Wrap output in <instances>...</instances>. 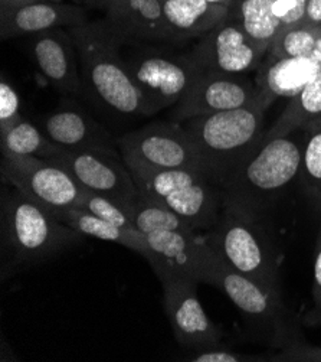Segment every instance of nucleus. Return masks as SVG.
Returning a JSON list of instances; mask_svg holds the SVG:
<instances>
[{"instance_id": "393cba45", "label": "nucleus", "mask_w": 321, "mask_h": 362, "mask_svg": "<svg viewBox=\"0 0 321 362\" xmlns=\"http://www.w3.org/2000/svg\"><path fill=\"white\" fill-rule=\"evenodd\" d=\"M274 0H235L238 23L245 33L265 52L271 48L282 23L274 15Z\"/></svg>"}, {"instance_id": "a19ab883", "label": "nucleus", "mask_w": 321, "mask_h": 362, "mask_svg": "<svg viewBox=\"0 0 321 362\" xmlns=\"http://www.w3.org/2000/svg\"><path fill=\"white\" fill-rule=\"evenodd\" d=\"M51 2H63V0H51Z\"/></svg>"}, {"instance_id": "f704fd0d", "label": "nucleus", "mask_w": 321, "mask_h": 362, "mask_svg": "<svg viewBox=\"0 0 321 362\" xmlns=\"http://www.w3.org/2000/svg\"><path fill=\"white\" fill-rule=\"evenodd\" d=\"M304 22L314 26H321V0H307Z\"/></svg>"}, {"instance_id": "dca6fc26", "label": "nucleus", "mask_w": 321, "mask_h": 362, "mask_svg": "<svg viewBox=\"0 0 321 362\" xmlns=\"http://www.w3.org/2000/svg\"><path fill=\"white\" fill-rule=\"evenodd\" d=\"M30 52L40 74L55 90L65 94L81 90L80 58L73 35L61 28L33 35Z\"/></svg>"}, {"instance_id": "c9c22d12", "label": "nucleus", "mask_w": 321, "mask_h": 362, "mask_svg": "<svg viewBox=\"0 0 321 362\" xmlns=\"http://www.w3.org/2000/svg\"><path fill=\"white\" fill-rule=\"evenodd\" d=\"M303 323L307 325V327H311V328L321 327V309L313 308L311 310H308L303 316Z\"/></svg>"}, {"instance_id": "bb28decb", "label": "nucleus", "mask_w": 321, "mask_h": 362, "mask_svg": "<svg viewBox=\"0 0 321 362\" xmlns=\"http://www.w3.org/2000/svg\"><path fill=\"white\" fill-rule=\"evenodd\" d=\"M298 177L308 195L321 209V122L304 129Z\"/></svg>"}, {"instance_id": "4c0bfd02", "label": "nucleus", "mask_w": 321, "mask_h": 362, "mask_svg": "<svg viewBox=\"0 0 321 362\" xmlns=\"http://www.w3.org/2000/svg\"><path fill=\"white\" fill-rule=\"evenodd\" d=\"M87 4H90V5H94V6H99V8H105V9H111V8H114L120 0H85Z\"/></svg>"}, {"instance_id": "f8f14e48", "label": "nucleus", "mask_w": 321, "mask_h": 362, "mask_svg": "<svg viewBox=\"0 0 321 362\" xmlns=\"http://www.w3.org/2000/svg\"><path fill=\"white\" fill-rule=\"evenodd\" d=\"M127 66L145 100L147 116L179 103L202 72L189 55H140Z\"/></svg>"}, {"instance_id": "473e14b6", "label": "nucleus", "mask_w": 321, "mask_h": 362, "mask_svg": "<svg viewBox=\"0 0 321 362\" xmlns=\"http://www.w3.org/2000/svg\"><path fill=\"white\" fill-rule=\"evenodd\" d=\"M307 0H274L272 11L282 26L297 25L305 19Z\"/></svg>"}, {"instance_id": "f257e3e1", "label": "nucleus", "mask_w": 321, "mask_h": 362, "mask_svg": "<svg viewBox=\"0 0 321 362\" xmlns=\"http://www.w3.org/2000/svg\"><path fill=\"white\" fill-rule=\"evenodd\" d=\"M85 235L55 212L6 185L2 197V279L45 263L83 243Z\"/></svg>"}, {"instance_id": "6ab92c4d", "label": "nucleus", "mask_w": 321, "mask_h": 362, "mask_svg": "<svg viewBox=\"0 0 321 362\" xmlns=\"http://www.w3.org/2000/svg\"><path fill=\"white\" fill-rule=\"evenodd\" d=\"M109 23L123 40H171L162 0H120L109 11Z\"/></svg>"}, {"instance_id": "4468645a", "label": "nucleus", "mask_w": 321, "mask_h": 362, "mask_svg": "<svg viewBox=\"0 0 321 362\" xmlns=\"http://www.w3.org/2000/svg\"><path fill=\"white\" fill-rule=\"evenodd\" d=\"M254 103H258V88L249 80L239 76L202 71L190 90L176 104L171 117L181 123L195 117L235 110Z\"/></svg>"}, {"instance_id": "2eb2a0df", "label": "nucleus", "mask_w": 321, "mask_h": 362, "mask_svg": "<svg viewBox=\"0 0 321 362\" xmlns=\"http://www.w3.org/2000/svg\"><path fill=\"white\" fill-rule=\"evenodd\" d=\"M152 257L149 264L157 277L164 273L192 276L202 283L206 264L213 255L206 234L199 231H157L146 234Z\"/></svg>"}, {"instance_id": "0eeeda50", "label": "nucleus", "mask_w": 321, "mask_h": 362, "mask_svg": "<svg viewBox=\"0 0 321 362\" xmlns=\"http://www.w3.org/2000/svg\"><path fill=\"white\" fill-rule=\"evenodd\" d=\"M202 283L221 288L246 320L274 346L282 348L298 338L284 300L272 298L255 281L236 272L215 250L206 264Z\"/></svg>"}, {"instance_id": "4be33fe9", "label": "nucleus", "mask_w": 321, "mask_h": 362, "mask_svg": "<svg viewBox=\"0 0 321 362\" xmlns=\"http://www.w3.org/2000/svg\"><path fill=\"white\" fill-rule=\"evenodd\" d=\"M58 218L68 227L74 228L85 237H92L102 241H111L124 245L147 262L152 257V251L146 235L135 228H123L109 221L101 220L99 216L91 214L84 208H73L63 211H54Z\"/></svg>"}, {"instance_id": "ddd939ff", "label": "nucleus", "mask_w": 321, "mask_h": 362, "mask_svg": "<svg viewBox=\"0 0 321 362\" xmlns=\"http://www.w3.org/2000/svg\"><path fill=\"white\" fill-rule=\"evenodd\" d=\"M264 54L238 22L226 19L200 36L189 58L203 72L241 76L258 68Z\"/></svg>"}, {"instance_id": "58836bf2", "label": "nucleus", "mask_w": 321, "mask_h": 362, "mask_svg": "<svg viewBox=\"0 0 321 362\" xmlns=\"http://www.w3.org/2000/svg\"><path fill=\"white\" fill-rule=\"evenodd\" d=\"M311 58L315 59V61L321 65V30H320L318 38H317V41H315V47H314V51H313Z\"/></svg>"}, {"instance_id": "cd10ccee", "label": "nucleus", "mask_w": 321, "mask_h": 362, "mask_svg": "<svg viewBox=\"0 0 321 362\" xmlns=\"http://www.w3.org/2000/svg\"><path fill=\"white\" fill-rule=\"evenodd\" d=\"M320 30L307 22L282 26L269 48L272 59L311 58Z\"/></svg>"}, {"instance_id": "2f4dec72", "label": "nucleus", "mask_w": 321, "mask_h": 362, "mask_svg": "<svg viewBox=\"0 0 321 362\" xmlns=\"http://www.w3.org/2000/svg\"><path fill=\"white\" fill-rule=\"evenodd\" d=\"M261 356L245 355L241 352L231 351L221 345L192 351V355L188 356V361L193 362H243V361H257Z\"/></svg>"}, {"instance_id": "6e6552de", "label": "nucleus", "mask_w": 321, "mask_h": 362, "mask_svg": "<svg viewBox=\"0 0 321 362\" xmlns=\"http://www.w3.org/2000/svg\"><path fill=\"white\" fill-rule=\"evenodd\" d=\"M2 179L52 211L80 208L85 189L62 166L33 156H2Z\"/></svg>"}, {"instance_id": "39448f33", "label": "nucleus", "mask_w": 321, "mask_h": 362, "mask_svg": "<svg viewBox=\"0 0 321 362\" xmlns=\"http://www.w3.org/2000/svg\"><path fill=\"white\" fill-rule=\"evenodd\" d=\"M206 238L229 266L282 300L278 255L260 218L224 204L218 223L206 231Z\"/></svg>"}, {"instance_id": "5701e85b", "label": "nucleus", "mask_w": 321, "mask_h": 362, "mask_svg": "<svg viewBox=\"0 0 321 362\" xmlns=\"http://www.w3.org/2000/svg\"><path fill=\"white\" fill-rule=\"evenodd\" d=\"M321 122V71L284 108L264 140L284 137Z\"/></svg>"}, {"instance_id": "f3484780", "label": "nucleus", "mask_w": 321, "mask_h": 362, "mask_svg": "<svg viewBox=\"0 0 321 362\" xmlns=\"http://www.w3.org/2000/svg\"><path fill=\"white\" fill-rule=\"evenodd\" d=\"M85 19V11L80 6L51 2V0H37V2L2 11L0 32H2V40L26 35L33 36L63 26L73 28L87 22Z\"/></svg>"}, {"instance_id": "a211bd4d", "label": "nucleus", "mask_w": 321, "mask_h": 362, "mask_svg": "<svg viewBox=\"0 0 321 362\" xmlns=\"http://www.w3.org/2000/svg\"><path fill=\"white\" fill-rule=\"evenodd\" d=\"M41 129L62 151L113 148L109 132L74 105H62L44 116Z\"/></svg>"}, {"instance_id": "a878e982", "label": "nucleus", "mask_w": 321, "mask_h": 362, "mask_svg": "<svg viewBox=\"0 0 321 362\" xmlns=\"http://www.w3.org/2000/svg\"><path fill=\"white\" fill-rule=\"evenodd\" d=\"M127 209L134 228L145 235L157 231H198L171 209L140 195L131 201Z\"/></svg>"}, {"instance_id": "f03ea898", "label": "nucleus", "mask_w": 321, "mask_h": 362, "mask_svg": "<svg viewBox=\"0 0 321 362\" xmlns=\"http://www.w3.org/2000/svg\"><path fill=\"white\" fill-rule=\"evenodd\" d=\"M69 33L92 97L119 116H147L145 100L119 54L124 40L109 22H84L71 28Z\"/></svg>"}, {"instance_id": "423d86ee", "label": "nucleus", "mask_w": 321, "mask_h": 362, "mask_svg": "<svg viewBox=\"0 0 321 362\" xmlns=\"http://www.w3.org/2000/svg\"><path fill=\"white\" fill-rule=\"evenodd\" d=\"M127 166L140 197L164 205L198 231H209L218 223L224 208V194L205 172Z\"/></svg>"}, {"instance_id": "aec40b11", "label": "nucleus", "mask_w": 321, "mask_h": 362, "mask_svg": "<svg viewBox=\"0 0 321 362\" xmlns=\"http://www.w3.org/2000/svg\"><path fill=\"white\" fill-rule=\"evenodd\" d=\"M321 71L313 58L274 59L258 76V103L267 108L278 98H293Z\"/></svg>"}, {"instance_id": "7ed1b4c3", "label": "nucleus", "mask_w": 321, "mask_h": 362, "mask_svg": "<svg viewBox=\"0 0 321 362\" xmlns=\"http://www.w3.org/2000/svg\"><path fill=\"white\" fill-rule=\"evenodd\" d=\"M265 108L258 103L185 122L206 175L222 189L264 143Z\"/></svg>"}, {"instance_id": "20e7f679", "label": "nucleus", "mask_w": 321, "mask_h": 362, "mask_svg": "<svg viewBox=\"0 0 321 362\" xmlns=\"http://www.w3.org/2000/svg\"><path fill=\"white\" fill-rule=\"evenodd\" d=\"M301 146L303 139L291 134L264 140L224 185V204L261 218L264 211L298 177Z\"/></svg>"}, {"instance_id": "ea45409f", "label": "nucleus", "mask_w": 321, "mask_h": 362, "mask_svg": "<svg viewBox=\"0 0 321 362\" xmlns=\"http://www.w3.org/2000/svg\"><path fill=\"white\" fill-rule=\"evenodd\" d=\"M206 2L212 4V5H219V6H226L231 8L234 5L235 0H206Z\"/></svg>"}, {"instance_id": "b1692460", "label": "nucleus", "mask_w": 321, "mask_h": 362, "mask_svg": "<svg viewBox=\"0 0 321 362\" xmlns=\"http://www.w3.org/2000/svg\"><path fill=\"white\" fill-rule=\"evenodd\" d=\"M2 156H33L51 159L62 149L48 139L45 132L23 116L13 123L0 127Z\"/></svg>"}, {"instance_id": "c756f323", "label": "nucleus", "mask_w": 321, "mask_h": 362, "mask_svg": "<svg viewBox=\"0 0 321 362\" xmlns=\"http://www.w3.org/2000/svg\"><path fill=\"white\" fill-rule=\"evenodd\" d=\"M274 361H298V362H321V346L304 342L296 338L281 351L271 356Z\"/></svg>"}, {"instance_id": "1a4fd4ad", "label": "nucleus", "mask_w": 321, "mask_h": 362, "mask_svg": "<svg viewBox=\"0 0 321 362\" xmlns=\"http://www.w3.org/2000/svg\"><path fill=\"white\" fill-rule=\"evenodd\" d=\"M117 144L127 165L205 172L190 134L177 122L149 124L120 137Z\"/></svg>"}, {"instance_id": "c85d7f7f", "label": "nucleus", "mask_w": 321, "mask_h": 362, "mask_svg": "<svg viewBox=\"0 0 321 362\" xmlns=\"http://www.w3.org/2000/svg\"><path fill=\"white\" fill-rule=\"evenodd\" d=\"M80 208L90 211L91 214L99 216L101 220L109 221L114 226H119L123 228H134L127 206L109 197L92 194L85 189Z\"/></svg>"}, {"instance_id": "7c9ffc66", "label": "nucleus", "mask_w": 321, "mask_h": 362, "mask_svg": "<svg viewBox=\"0 0 321 362\" xmlns=\"http://www.w3.org/2000/svg\"><path fill=\"white\" fill-rule=\"evenodd\" d=\"M20 116L19 94L13 86L2 77V83H0V127L13 123Z\"/></svg>"}, {"instance_id": "e433bc0d", "label": "nucleus", "mask_w": 321, "mask_h": 362, "mask_svg": "<svg viewBox=\"0 0 321 362\" xmlns=\"http://www.w3.org/2000/svg\"><path fill=\"white\" fill-rule=\"evenodd\" d=\"M30 2H37V0H0V5H2V11L12 9L16 6H22Z\"/></svg>"}, {"instance_id": "9d476101", "label": "nucleus", "mask_w": 321, "mask_h": 362, "mask_svg": "<svg viewBox=\"0 0 321 362\" xmlns=\"http://www.w3.org/2000/svg\"><path fill=\"white\" fill-rule=\"evenodd\" d=\"M159 280L163 286L164 310L177 344L190 351L221 345L222 329L209 319L198 298L199 281L181 273H164Z\"/></svg>"}, {"instance_id": "72a5a7b5", "label": "nucleus", "mask_w": 321, "mask_h": 362, "mask_svg": "<svg viewBox=\"0 0 321 362\" xmlns=\"http://www.w3.org/2000/svg\"><path fill=\"white\" fill-rule=\"evenodd\" d=\"M320 212H321V209H320ZM313 299H314V308L321 309V223H320V227H318L317 240H315V250H314Z\"/></svg>"}, {"instance_id": "412c9836", "label": "nucleus", "mask_w": 321, "mask_h": 362, "mask_svg": "<svg viewBox=\"0 0 321 362\" xmlns=\"http://www.w3.org/2000/svg\"><path fill=\"white\" fill-rule=\"evenodd\" d=\"M162 6L171 40L205 35L225 22L231 9L206 0H162Z\"/></svg>"}, {"instance_id": "9b49d317", "label": "nucleus", "mask_w": 321, "mask_h": 362, "mask_svg": "<svg viewBox=\"0 0 321 362\" xmlns=\"http://www.w3.org/2000/svg\"><path fill=\"white\" fill-rule=\"evenodd\" d=\"M49 160L62 166L87 191L126 206L138 195L134 177L114 148L61 151Z\"/></svg>"}]
</instances>
